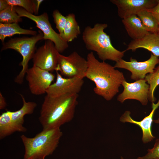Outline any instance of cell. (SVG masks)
I'll return each instance as SVG.
<instances>
[{"label":"cell","instance_id":"6da1fadb","mask_svg":"<svg viewBox=\"0 0 159 159\" xmlns=\"http://www.w3.org/2000/svg\"><path fill=\"white\" fill-rule=\"evenodd\" d=\"M86 59L88 67L85 77L94 83V92L107 101L111 100L125 80L123 73L105 61H99L92 52L88 53Z\"/></svg>","mask_w":159,"mask_h":159},{"label":"cell","instance_id":"7a4b0ae2","mask_svg":"<svg viewBox=\"0 0 159 159\" xmlns=\"http://www.w3.org/2000/svg\"><path fill=\"white\" fill-rule=\"evenodd\" d=\"M78 94L45 97L39 120L43 129L60 128L73 119L78 104Z\"/></svg>","mask_w":159,"mask_h":159},{"label":"cell","instance_id":"3957f363","mask_svg":"<svg viewBox=\"0 0 159 159\" xmlns=\"http://www.w3.org/2000/svg\"><path fill=\"white\" fill-rule=\"evenodd\" d=\"M107 26L105 23H97L93 27L87 26L83 31L82 39L86 49L95 52L102 61L116 62L122 59L126 51H120L113 46L110 36L104 32Z\"/></svg>","mask_w":159,"mask_h":159},{"label":"cell","instance_id":"277c9868","mask_svg":"<svg viewBox=\"0 0 159 159\" xmlns=\"http://www.w3.org/2000/svg\"><path fill=\"white\" fill-rule=\"evenodd\" d=\"M62 135L60 128H57L43 129L32 138L21 135L25 149L23 159H43L52 154Z\"/></svg>","mask_w":159,"mask_h":159},{"label":"cell","instance_id":"5b68a950","mask_svg":"<svg viewBox=\"0 0 159 159\" xmlns=\"http://www.w3.org/2000/svg\"><path fill=\"white\" fill-rule=\"evenodd\" d=\"M44 35L40 31L37 34L30 37H23L11 38L3 44L1 51L8 49H14L19 52L22 56V60L19 65L22 69L14 79L15 82L21 84L29 69L28 63L32 59L36 50V44L39 41L43 39Z\"/></svg>","mask_w":159,"mask_h":159},{"label":"cell","instance_id":"8992f818","mask_svg":"<svg viewBox=\"0 0 159 159\" xmlns=\"http://www.w3.org/2000/svg\"><path fill=\"white\" fill-rule=\"evenodd\" d=\"M15 9L20 16L27 18L35 22L36 27L40 29L43 34V39L52 42L60 53L68 48V43L65 41L59 34L56 32L52 28L47 13L44 12L39 15H36L27 12L20 7L15 6Z\"/></svg>","mask_w":159,"mask_h":159},{"label":"cell","instance_id":"52a82bcc","mask_svg":"<svg viewBox=\"0 0 159 159\" xmlns=\"http://www.w3.org/2000/svg\"><path fill=\"white\" fill-rule=\"evenodd\" d=\"M87 59L74 51L67 56L59 54L56 71L68 78L85 77L87 69Z\"/></svg>","mask_w":159,"mask_h":159},{"label":"cell","instance_id":"ba28073f","mask_svg":"<svg viewBox=\"0 0 159 159\" xmlns=\"http://www.w3.org/2000/svg\"><path fill=\"white\" fill-rule=\"evenodd\" d=\"M159 64L158 57L151 54L150 58L145 61L138 62L131 57L129 62L121 59L116 62L114 67L129 71L131 73V79L136 81L144 79L147 74L153 73L156 65Z\"/></svg>","mask_w":159,"mask_h":159},{"label":"cell","instance_id":"9c48e42d","mask_svg":"<svg viewBox=\"0 0 159 159\" xmlns=\"http://www.w3.org/2000/svg\"><path fill=\"white\" fill-rule=\"evenodd\" d=\"M60 54L52 42L46 40L36 50L32 59L33 66L52 72L56 70Z\"/></svg>","mask_w":159,"mask_h":159},{"label":"cell","instance_id":"30bf717a","mask_svg":"<svg viewBox=\"0 0 159 159\" xmlns=\"http://www.w3.org/2000/svg\"><path fill=\"white\" fill-rule=\"evenodd\" d=\"M26 79L31 93L35 95L46 93L55 77L54 74L49 71L33 66L27 71Z\"/></svg>","mask_w":159,"mask_h":159},{"label":"cell","instance_id":"8fae6325","mask_svg":"<svg viewBox=\"0 0 159 159\" xmlns=\"http://www.w3.org/2000/svg\"><path fill=\"white\" fill-rule=\"evenodd\" d=\"M145 79L128 83L126 80L122 85L124 88L123 92L117 96V100L123 103L127 99H133L139 101L143 105H146L148 101L149 85Z\"/></svg>","mask_w":159,"mask_h":159},{"label":"cell","instance_id":"7c38bea8","mask_svg":"<svg viewBox=\"0 0 159 159\" xmlns=\"http://www.w3.org/2000/svg\"><path fill=\"white\" fill-rule=\"evenodd\" d=\"M56 72V81L47 90V95L51 97H57L67 94H78L84 83L83 79L64 78L58 72Z\"/></svg>","mask_w":159,"mask_h":159},{"label":"cell","instance_id":"4fadbf2b","mask_svg":"<svg viewBox=\"0 0 159 159\" xmlns=\"http://www.w3.org/2000/svg\"><path fill=\"white\" fill-rule=\"evenodd\" d=\"M117 6L118 16L122 19L136 15L140 11L151 9L157 3V0H110Z\"/></svg>","mask_w":159,"mask_h":159},{"label":"cell","instance_id":"5bb4252c","mask_svg":"<svg viewBox=\"0 0 159 159\" xmlns=\"http://www.w3.org/2000/svg\"><path fill=\"white\" fill-rule=\"evenodd\" d=\"M159 107V99L157 102L152 103V110L150 114L145 117L140 121H135L130 116V112L125 111L120 118V121L122 122H126L133 123L138 126L142 131V141L144 143H147L152 141L155 137L153 135L151 131L152 125L153 120V116L156 110Z\"/></svg>","mask_w":159,"mask_h":159},{"label":"cell","instance_id":"9a60e30c","mask_svg":"<svg viewBox=\"0 0 159 159\" xmlns=\"http://www.w3.org/2000/svg\"><path fill=\"white\" fill-rule=\"evenodd\" d=\"M143 48L150 52L154 55L159 57V33H149L142 38L132 40L129 44L126 51H135Z\"/></svg>","mask_w":159,"mask_h":159},{"label":"cell","instance_id":"2e32d148","mask_svg":"<svg viewBox=\"0 0 159 159\" xmlns=\"http://www.w3.org/2000/svg\"><path fill=\"white\" fill-rule=\"evenodd\" d=\"M23 102L22 107L19 110L15 111L10 112L11 120L17 128L18 132H24L27 129L23 125L24 123V117L26 115L32 114L37 106V104L34 102L26 101L23 95L20 94Z\"/></svg>","mask_w":159,"mask_h":159},{"label":"cell","instance_id":"e0dca14e","mask_svg":"<svg viewBox=\"0 0 159 159\" xmlns=\"http://www.w3.org/2000/svg\"><path fill=\"white\" fill-rule=\"evenodd\" d=\"M122 22L128 34L133 40L140 39L149 33L145 29L136 15L122 19Z\"/></svg>","mask_w":159,"mask_h":159},{"label":"cell","instance_id":"ac0fdd59","mask_svg":"<svg viewBox=\"0 0 159 159\" xmlns=\"http://www.w3.org/2000/svg\"><path fill=\"white\" fill-rule=\"evenodd\" d=\"M37 34L35 31L21 28L18 23L3 24L0 23V39L3 43L7 37L15 34H26L32 36Z\"/></svg>","mask_w":159,"mask_h":159},{"label":"cell","instance_id":"d6986e66","mask_svg":"<svg viewBox=\"0 0 159 159\" xmlns=\"http://www.w3.org/2000/svg\"><path fill=\"white\" fill-rule=\"evenodd\" d=\"M66 16L67 21L61 37L65 41L68 43L77 38L80 34L81 31L74 14L70 13Z\"/></svg>","mask_w":159,"mask_h":159},{"label":"cell","instance_id":"ffe728a7","mask_svg":"<svg viewBox=\"0 0 159 159\" xmlns=\"http://www.w3.org/2000/svg\"><path fill=\"white\" fill-rule=\"evenodd\" d=\"M11 111L7 110L0 116V139H2L18 130L11 120Z\"/></svg>","mask_w":159,"mask_h":159},{"label":"cell","instance_id":"44dd1931","mask_svg":"<svg viewBox=\"0 0 159 159\" xmlns=\"http://www.w3.org/2000/svg\"><path fill=\"white\" fill-rule=\"evenodd\" d=\"M145 30L151 33H158L159 24L152 13L148 9L143 10L137 14Z\"/></svg>","mask_w":159,"mask_h":159},{"label":"cell","instance_id":"7402d4cb","mask_svg":"<svg viewBox=\"0 0 159 159\" xmlns=\"http://www.w3.org/2000/svg\"><path fill=\"white\" fill-rule=\"evenodd\" d=\"M22 21L21 17L16 12L15 6L9 5L5 9L0 11V22L3 24L19 23Z\"/></svg>","mask_w":159,"mask_h":159},{"label":"cell","instance_id":"603a6c76","mask_svg":"<svg viewBox=\"0 0 159 159\" xmlns=\"http://www.w3.org/2000/svg\"><path fill=\"white\" fill-rule=\"evenodd\" d=\"M144 79L149 85L148 100L152 103L154 102L156 100L154 96V92L159 85V64L154 72L147 74Z\"/></svg>","mask_w":159,"mask_h":159},{"label":"cell","instance_id":"cb8c5ba5","mask_svg":"<svg viewBox=\"0 0 159 159\" xmlns=\"http://www.w3.org/2000/svg\"><path fill=\"white\" fill-rule=\"evenodd\" d=\"M52 16L56 28L61 37L67 21L66 16H63L58 10L55 9L53 12Z\"/></svg>","mask_w":159,"mask_h":159},{"label":"cell","instance_id":"d4e9b609","mask_svg":"<svg viewBox=\"0 0 159 159\" xmlns=\"http://www.w3.org/2000/svg\"><path fill=\"white\" fill-rule=\"evenodd\" d=\"M8 4L21 7L27 12L34 14L32 0H6Z\"/></svg>","mask_w":159,"mask_h":159},{"label":"cell","instance_id":"484cf974","mask_svg":"<svg viewBox=\"0 0 159 159\" xmlns=\"http://www.w3.org/2000/svg\"><path fill=\"white\" fill-rule=\"evenodd\" d=\"M147 151L144 156L133 159H159V138L156 139L153 147L148 149Z\"/></svg>","mask_w":159,"mask_h":159},{"label":"cell","instance_id":"4316f807","mask_svg":"<svg viewBox=\"0 0 159 159\" xmlns=\"http://www.w3.org/2000/svg\"><path fill=\"white\" fill-rule=\"evenodd\" d=\"M148 10L152 13L159 24V0H157V3L154 7Z\"/></svg>","mask_w":159,"mask_h":159},{"label":"cell","instance_id":"83f0119b","mask_svg":"<svg viewBox=\"0 0 159 159\" xmlns=\"http://www.w3.org/2000/svg\"><path fill=\"white\" fill-rule=\"evenodd\" d=\"M43 1V0H32L34 15L38 14L40 5Z\"/></svg>","mask_w":159,"mask_h":159},{"label":"cell","instance_id":"f1b7e54d","mask_svg":"<svg viewBox=\"0 0 159 159\" xmlns=\"http://www.w3.org/2000/svg\"><path fill=\"white\" fill-rule=\"evenodd\" d=\"M7 105L6 103L4 97L1 92H0V109H4Z\"/></svg>","mask_w":159,"mask_h":159},{"label":"cell","instance_id":"f546056e","mask_svg":"<svg viewBox=\"0 0 159 159\" xmlns=\"http://www.w3.org/2000/svg\"><path fill=\"white\" fill-rule=\"evenodd\" d=\"M9 5L8 4L6 0H0V11L6 9Z\"/></svg>","mask_w":159,"mask_h":159},{"label":"cell","instance_id":"4dcf8cb0","mask_svg":"<svg viewBox=\"0 0 159 159\" xmlns=\"http://www.w3.org/2000/svg\"><path fill=\"white\" fill-rule=\"evenodd\" d=\"M153 121L155 123L159 124V118L157 119L153 120Z\"/></svg>","mask_w":159,"mask_h":159},{"label":"cell","instance_id":"1f68e13d","mask_svg":"<svg viewBox=\"0 0 159 159\" xmlns=\"http://www.w3.org/2000/svg\"><path fill=\"white\" fill-rule=\"evenodd\" d=\"M121 159H124L123 157H121Z\"/></svg>","mask_w":159,"mask_h":159},{"label":"cell","instance_id":"d6a6232c","mask_svg":"<svg viewBox=\"0 0 159 159\" xmlns=\"http://www.w3.org/2000/svg\"><path fill=\"white\" fill-rule=\"evenodd\" d=\"M158 33H159V29H158Z\"/></svg>","mask_w":159,"mask_h":159},{"label":"cell","instance_id":"836d02e7","mask_svg":"<svg viewBox=\"0 0 159 159\" xmlns=\"http://www.w3.org/2000/svg\"><path fill=\"white\" fill-rule=\"evenodd\" d=\"M43 159H44V158H43Z\"/></svg>","mask_w":159,"mask_h":159}]
</instances>
